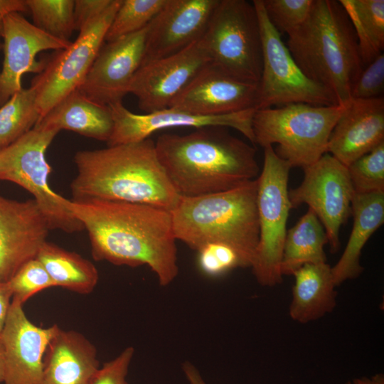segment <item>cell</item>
<instances>
[{"label": "cell", "instance_id": "39", "mask_svg": "<svg viewBox=\"0 0 384 384\" xmlns=\"http://www.w3.org/2000/svg\"><path fill=\"white\" fill-rule=\"evenodd\" d=\"M11 300L12 292L8 282H0V335L8 315Z\"/></svg>", "mask_w": 384, "mask_h": 384}, {"label": "cell", "instance_id": "23", "mask_svg": "<svg viewBox=\"0 0 384 384\" xmlns=\"http://www.w3.org/2000/svg\"><path fill=\"white\" fill-rule=\"evenodd\" d=\"M114 127L109 106L97 103L77 89L56 104L34 127L70 130L99 141L108 142Z\"/></svg>", "mask_w": 384, "mask_h": 384}, {"label": "cell", "instance_id": "13", "mask_svg": "<svg viewBox=\"0 0 384 384\" xmlns=\"http://www.w3.org/2000/svg\"><path fill=\"white\" fill-rule=\"evenodd\" d=\"M210 62L201 40L169 56L140 66L128 93L146 113L169 107L171 102Z\"/></svg>", "mask_w": 384, "mask_h": 384}, {"label": "cell", "instance_id": "35", "mask_svg": "<svg viewBox=\"0 0 384 384\" xmlns=\"http://www.w3.org/2000/svg\"><path fill=\"white\" fill-rule=\"evenodd\" d=\"M197 252L199 268L208 276L217 277L236 267H246L237 250L226 244L209 243Z\"/></svg>", "mask_w": 384, "mask_h": 384}, {"label": "cell", "instance_id": "12", "mask_svg": "<svg viewBox=\"0 0 384 384\" xmlns=\"http://www.w3.org/2000/svg\"><path fill=\"white\" fill-rule=\"evenodd\" d=\"M304 177L296 188L289 191L292 208L306 204L322 223L331 251L339 250V231L351 214L355 194L348 167L326 153L303 169Z\"/></svg>", "mask_w": 384, "mask_h": 384}, {"label": "cell", "instance_id": "18", "mask_svg": "<svg viewBox=\"0 0 384 384\" xmlns=\"http://www.w3.org/2000/svg\"><path fill=\"white\" fill-rule=\"evenodd\" d=\"M219 0H166L148 25L141 65L174 55L203 37Z\"/></svg>", "mask_w": 384, "mask_h": 384}, {"label": "cell", "instance_id": "10", "mask_svg": "<svg viewBox=\"0 0 384 384\" xmlns=\"http://www.w3.org/2000/svg\"><path fill=\"white\" fill-rule=\"evenodd\" d=\"M252 4L257 11L262 43L257 110L292 103L321 106L338 104L329 90L308 78L298 66L281 35L270 22L262 0H254Z\"/></svg>", "mask_w": 384, "mask_h": 384}, {"label": "cell", "instance_id": "27", "mask_svg": "<svg viewBox=\"0 0 384 384\" xmlns=\"http://www.w3.org/2000/svg\"><path fill=\"white\" fill-rule=\"evenodd\" d=\"M36 258L55 287L85 294L92 292L97 284L98 272L90 261L55 244L46 241Z\"/></svg>", "mask_w": 384, "mask_h": 384}, {"label": "cell", "instance_id": "6", "mask_svg": "<svg viewBox=\"0 0 384 384\" xmlns=\"http://www.w3.org/2000/svg\"><path fill=\"white\" fill-rule=\"evenodd\" d=\"M348 104L292 103L256 110L252 122L254 144L265 148L277 144L275 152L280 158L292 168L304 169L327 153L331 133Z\"/></svg>", "mask_w": 384, "mask_h": 384}, {"label": "cell", "instance_id": "22", "mask_svg": "<svg viewBox=\"0 0 384 384\" xmlns=\"http://www.w3.org/2000/svg\"><path fill=\"white\" fill-rule=\"evenodd\" d=\"M98 368L94 345L81 334L59 327L44 355L41 384H90Z\"/></svg>", "mask_w": 384, "mask_h": 384}, {"label": "cell", "instance_id": "29", "mask_svg": "<svg viewBox=\"0 0 384 384\" xmlns=\"http://www.w3.org/2000/svg\"><path fill=\"white\" fill-rule=\"evenodd\" d=\"M40 118L34 87L22 88L13 95L0 107V149L31 130Z\"/></svg>", "mask_w": 384, "mask_h": 384}, {"label": "cell", "instance_id": "33", "mask_svg": "<svg viewBox=\"0 0 384 384\" xmlns=\"http://www.w3.org/2000/svg\"><path fill=\"white\" fill-rule=\"evenodd\" d=\"M314 0H262L267 16L281 35L299 27L309 16Z\"/></svg>", "mask_w": 384, "mask_h": 384}, {"label": "cell", "instance_id": "42", "mask_svg": "<svg viewBox=\"0 0 384 384\" xmlns=\"http://www.w3.org/2000/svg\"><path fill=\"white\" fill-rule=\"evenodd\" d=\"M345 384H384V375L383 374L378 373L370 378H356L352 381H347Z\"/></svg>", "mask_w": 384, "mask_h": 384}, {"label": "cell", "instance_id": "24", "mask_svg": "<svg viewBox=\"0 0 384 384\" xmlns=\"http://www.w3.org/2000/svg\"><path fill=\"white\" fill-rule=\"evenodd\" d=\"M353 227L346 247L331 267L336 286L357 278L363 271L361 251L372 235L384 223V193L354 194L351 207Z\"/></svg>", "mask_w": 384, "mask_h": 384}, {"label": "cell", "instance_id": "28", "mask_svg": "<svg viewBox=\"0 0 384 384\" xmlns=\"http://www.w3.org/2000/svg\"><path fill=\"white\" fill-rule=\"evenodd\" d=\"M354 28L363 63L367 65L384 48V1L340 0Z\"/></svg>", "mask_w": 384, "mask_h": 384}, {"label": "cell", "instance_id": "32", "mask_svg": "<svg viewBox=\"0 0 384 384\" xmlns=\"http://www.w3.org/2000/svg\"><path fill=\"white\" fill-rule=\"evenodd\" d=\"M356 194L384 193V142L348 166Z\"/></svg>", "mask_w": 384, "mask_h": 384}, {"label": "cell", "instance_id": "25", "mask_svg": "<svg viewBox=\"0 0 384 384\" xmlns=\"http://www.w3.org/2000/svg\"><path fill=\"white\" fill-rule=\"evenodd\" d=\"M289 315L306 324L331 313L336 306L337 292L331 267L326 262L306 264L294 274Z\"/></svg>", "mask_w": 384, "mask_h": 384}, {"label": "cell", "instance_id": "31", "mask_svg": "<svg viewBox=\"0 0 384 384\" xmlns=\"http://www.w3.org/2000/svg\"><path fill=\"white\" fill-rule=\"evenodd\" d=\"M166 2V0H122L107 29L105 42L113 41L143 29Z\"/></svg>", "mask_w": 384, "mask_h": 384}, {"label": "cell", "instance_id": "36", "mask_svg": "<svg viewBox=\"0 0 384 384\" xmlns=\"http://www.w3.org/2000/svg\"><path fill=\"white\" fill-rule=\"evenodd\" d=\"M384 90V55L380 53L364 67L351 92V99L381 97Z\"/></svg>", "mask_w": 384, "mask_h": 384}, {"label": "cell", "instance_id": "40", "mask_svg": "<svg viewBox=\"0 0 384 384\" xmlns=\"http://www.w3.org/2000/svg\"><path fill=\"white\" fill-rule=\"evenodd\" d=\"M28 11L26 0H0V22L12 13Z\"/></svg>", "mask_w": 384, "mask_h": 384}, {"label": "cell", "instance_id": "5", "mask_svg": "<svg viewBox=\"0 0 384 384\" xmlns=\"http://www.w3.org/2000/svg\"><path fill=\"white\" fill-rule=\"evenodd\" d=\"M257 179L220 193L180 197L171 210L175 238L198 250L219 242L231 246L251 267L259 241Z\"/></svg>", "mask_w": 384, "mask_h": 384}, {"label": "cell", "instance_id": "9", "mask_svg": "<svg viewBox=\"0 0 384 384\" xmlns=\"http://www.w3.org/2000/svg\"><path fill=\"white\" fill-rule=\"evenodd\" d=\"M59 132L33 127L18 140L0 149V180L13 182L33 197L50 230L76 233L84 230L66 207L67 199L51 189V168L46 152Z\"/></svg>", "mask_w": 384, "mask_h": 384}, {"label": "cell", "instance_id": "44", "mask_svg": "<svg viewBox=\"0 0 384 384\" xmlns=\"http://www.w3.org/2000/svg\"><path fill=\"white\" fill-rule=\"evenodd\" d=\"M1 35H2V26H1V21L0 22V50L2 48V43L1 42V38H2Z\"/></svg>", "mask_w": 384, "mask_h": 384}, {"label": "cell", "instance_id": "14", "mask_svg": "<svg viewBox=\"0 0 384 384\" xmlns=\"http://www.w3.org/2000/svg\"><path fill=\"white\" fill-rule=\"evenodd\" d=\"M112 112L114 127L107 146L137 142L154 132L167 128L224 127L233 128L242 133L254 144L252 122L255 109L219 115L193 114L174 108L135 114L118 102L108 105Z\"/></svg>", "mask_w": 384, "mask_h": 384}, {"label": "cell", "instance_id": "11", "mask_svg": "<svg viewBox=\"0 0 384 384\" xmlns=\"http://www.w3.org/2000/svg\"><path fill=\"white\" fill-rule=\"evenodd\" d=\"M122 1L112 0L103 13L79 31L73 42L45 60L43 70L31 85L36 92L41 118L81 86L103 46L107 29Z\"/></svg>", "mask_w": 384, "mask_h": 384}, {"label": "cell", "instance_id": "15", "mask_svg": "<svg viewBox=\"0 0 384 384\" xmlns=\"http://www.w3.org/2000/svg\"><path fill=\"white\" fill-rule=\"evenodd\" d=\"M148 26L106 42L100 50L79 90L103 105L122 102L144 58Z\"/></svg>", "mask_w": 384, "mask_h": 384}, {"label": "cell", "instance_id": "7", "mask_svg": "<svg viewBox=\"0 0 384 384\" xmlns=\"http://www.w3.org/2000/svg\"><path fill=\"white\" fill-rule=\"evenodd\" d=\"M201 40L210 65L235 79L259 84L262 43L252 2L219 0Z\"/></svg>", "mask_w": 384, "mask_h": 384}, {"label": "cell", "instance_id": "41", "mask_svg": "<svg viewBox=\"0 0 384 384\" xmlns=\"http://www.w3.org/2000/svg\"><path fill=\"white\" fill-rule=\"evenodd\" d=\"M182 368L189 384H206L201 378L198 370L191 363H184Z\"/></svg>", "mask_w": 384, "mask_h": 384}, {"label": "cell", "instance_id": "2", "mask_svg": "<svg viewBox=\"0 0 384 384\" xmlns=\"http://www.w3.org/2000/svg\"><path fill=\"white\" fill-rule=\"evenodd\" d=\"M227 129L204 127L187 134L157 138L158 159L180 197L226 191L257 176L255 148Z\"/></svg>", "mask_w": 384, "mask_h": 384}, {"label": "cell", "instance_id": "17", "mask_svg": "<svg viewBox=\"0 0 384 384\" xmlns=\"http://www.w3.org/2000/svg\"><path fill=\"white\" fill-rule=\"evenodd\" d=\"M59 326L35 325L23 305L11 300L0 335L4 361V384H41L43 358L50 341Z\"/></svg>", "mask_w": 384, "mask_h": 384}, {"label": "cell", "instance_id": "3", "mask_svg": "<svg viewBox=\"0 0 384 384\" xmlns=\"http://www.w3.org/2000/svg\"><path fill=\"white\" fill-rule=\"evenodd\" d=\"M73 201L91 199L146 204L171 211L180 196L162 167L150 138L77 151Z\"/></svg>", "mask_w": 384, "mask_h": 384}, {"label": "cell", "instance_id": "30", "mask_svg": "<svg viewBox=\"0 0 384 384\" xmlns=\"http://www.w3.org/2000/svg\"><path fill=\"white\" fill-rule=\"evenodd\" d=\"M33 25L45 33L64 41L75 30L73 0H26Z\"/></svg>", "mask_w": 384, "mask_h": 384}, {"label": "cell", "instance_id": "34", "mask_svg": "<svg viewBox=\"0 0 384 384\" xmlns=\"http://www.w3.org/2000/svg\"><path fill=\"white\" fill-rule=\"evenodd\" d=\"M12 300L22 305L36 293L55 287L42 263L37 259L26 262L8 282Z\"/></svg>", "mask_w": 384, "mask_h": 384}, {"label": "cell", "instance_id": "37", "mask_svg": "<svg viewBox=\"0 0 384 384\" xmlns=\"http://www.w3.org/2000/svg\"><path fill=\"white\" fill-rule=\"evenodd\" d=\"M134 350L127 347L113 360L105 363L96 371L90 384H128L126 376Z\"/></svg>", "mask_w": 384, "mask_h": 384}, {"label": "cell", "instance_id": "20", "mask_svg": "<svg viewBox=\"0 0 384 384\" xmlns=\"http://www.w3.org/2000/svg\"><path fill=\"white\" fill-rule=\"evenodd\" d=\"M258 94V84L232 78L208 63L169 107L198 115H224L257 110Z\"/></svg>", "mask_w": 384, "mask_h": 384}, {"label": "cell", "instance_id": "21", "mask_svg": "<svg viewBox=\"0 0 384 384\" xmlns=\"http://www.w3.org/2000/svg\"><path fill=\"white\" fill-rule=\"evenodd\" d=\"M382 142L383 98L351 99L331 133L327 153L348 167Z\"/></svg>", "mask_w": 384, "mask_h": 384}, {"label": "cell", "instance_id": "4", "mask_svg": "<svg viewBox=\"0 0 384 384\" xmlns=\"http://www.w3.org/2000/svg\"><path fill=\"white\" fill-rule=\"evenodd\" d=\"M287 36L286 46L306 77L329 90L339 105L348 104L365 66L354 28L339 1L314 0L304 23Z\"/></svg>", "mask_w": 384, "mask_h": 384}, {"label": "cell", "instance_id": "38", "mask_svg": "<svg viewBox=\"0 0 384 384\" xmlns=\"http://www.w3.org/2000/svg\"><path fill=\"white\" fill-rule=\"evenodd\" d=\"M112 0L74 1V23L79 31L97 18L111 4Z\"/></svg>", "mask_w": 384, "mask_h": 384}, {"label": "cell", "instance_id": "1", "mask_svg": "<svg viewBox=\"0 0 384 384\" xmlns=\"http://www.w3.org/2000/svg\"><path fill=\"white\" fill-rule=\"evenodd\" d=\"M65 206L87 230L95 260L132 267L146 265L164 287L176 277V239L170 211L99 199H67Z\"/></svg>", "mask_w": 384, "mask_h": 384}, {"label": "cell", "instance_id": "8", "mask_svg": "<svg viewBox=\"0 0 384 384\" xmlns=\"http://www.w3.org/2000/svg\"><path fill=\"white\" fill-rule=\"evenodd\" d=\"M291 169L272 146L264 148L263 166L256 178L259 241L250 267L262 286L274 287L282 282L281 261L292 208L288 190Z\"/></svg>", "mask_w": 384, "mask_h": 384}, {"label": "cell", "instance_id": "16", "mask_svg": "<svg viewBox=\"0 0 384 384\" xmlns=\"http://www.w3.org/2000/svg\"><path fill=\"white\" fill-rule=\"evenodd\" d=\"M50 230L36 201L0 194V282H8L28 261L36 258Z\"/></svg>", "mask_w": 384, "mask_h": 384}, {"label": "cell", "instance_id": "19", "mask_svg": "<svg viewBox=\"0 0 384 384\" xmlns=\"http://www.w3.org/2000/svg\"><path fill=\"white\" fill-rule=\"evenodd\" d=\"M4 61L0 71V107L20 91L22 76L27 73H41L45 60L36 57L46 50H60L70 41L58 39L41 31L21 13H12L2 21Z\"/></svg>", "mask_w": 384, "mask_h": 384}, {"label": "cell", "instance_id": "26", "mask_svg": "<svg viewBox=\"0 0 384 384\" xmlns=\"http://www.w3.org/2000/svg\"><path fill=\"white\" fill-rule=\"evenodd\" d=\"M326 244L328 238L322 223L315 213L308 208L298 222L287 230L281 261L282 276L293 275L306 264L326 262Z\"/></svg>", "mask_w": 384, "mask_h": 384}, {"label": "cell", "instance_id": "43", "mask_svg": "<svg viewBox=\"0 0 384 384\" xmlns=\"http://www.w3.org/2000/svg\"><path fill=\"white\" fill-rule=\"evenodd\" d=\"M4 375H5V370H4L3 348H2V346L0 341V383H4Z\"/></svg>", "mask_w": 384, "mask_h": 384}]
</instances>
